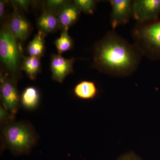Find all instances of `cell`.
I'll use <instances>...</instances> for the list:
<instances>
[{
	"label": "cell",
	"instance_id": "cell-1",
	"mask_svg": "<svg viewBox=\"0 0 160 160\" xmlns=\"http://www.w3.org/2000/svg\"><path fill=\"white\" fill-rule=\"evenodd\" d=\"M92 66L100 72L115 77L131 75L137 70L142 56L113 30L108 32L93 47Z\"/></svg>",
	"mask_w": 160,
	"mask_h": 160
},
{
	"label": "cell",
	"instance_id": "cell-2",
	"mask_svg": "<svg viewBox=\"0 0 160 160\" xmlns=\"http://www.w3.org/2000/svg\"><path fill=\"white\" fill-rule=\"evenodd\" d=\"M21 42L12 34L5 21L0 32V58L6 73L17 82L21 77L24 58Z\"/></svg>",
	"mask_w": 160,
	"mask_h": 160
},
{
	"label": "cell",
	"instance_id": "cell-3",
	"mask_svg": "<svg viewBox=\"0 0 160 160\" xmlns=\"http://www.w3.org/2000/svg\"><path fill=\"white\" fill-rule=\"evenodd\" d=\"M133 44L142 56L152 61L160 59V19L137 23L131 32Z\"/></svg>",
	"mask_w": 160,
	"mask_h": 160
},
{
	"label": "cell",
	"instance_id": "cell-4",
	"mask_svg": "<svg viewBox=\"0 0 160 160\" xmlns=\"http://www.w3.org/2000/svg\"><path fill=\"white\" fill-rule=\"evenodd\" d=\"M2 127L6 146L15 154L28 153L37 142V134L29 123L13 122Z\"/></svg>",
	"mask_w": 160,
	"mask_h": 160
},
{
	"label": "cell",
	"instance_id": "cell-5",
	"mask_svg": "<svg viewBox=\"0 0 160 160\" xmlns=\"http://www.w3.org/2000/svg\"><path fill=\"white\" fill-rule=\"evenodd\" d=\"M1 97L2 105L12 114L15 115L20 107V98L17 83L7 73L1 72Z\"/></svg>",
	"mask_w": 160,
	"mask_h": 160
},
{
	"label": "cell",
	"instance_id": "cell-6",
	"mask_svg": "<svg viewBox=\"0 0 160 160\" xmlns=\"http://www.w3.org/2000/svg\"><path fill=\"white\" fill-rule=\"evenodd\" d=\"M160 0H135L132 18L137 23L148 22L159 19Z\"/></svg>",
	"mask_w": 160,
	"mask_h": 160
},
{
	"label": "cell",
	"instance_id": "cell-7",
	"mask_svg": "<svg viewBox=\"0 0 160 160\" xmlns=\"http://www.w3.org/2000/svg\"><path fill=\"white\" fill-rule=\"evenodd\" d=\"M111 6L110 23L112 29L129 22L132 17V3L131 0H110Z\"/></svg>",
	"mask_w": 160,
	"mask_h": 160
},
{
	"label": "cell",
	"instance_id": "cell-8",
	"mask_svg": "<svg viewBox=\"0 0 160 160\" xmlns=\"http://www.w3.org/2000/svg\"><path fill=\"white\" fill-rule=\"evenodd\" d=\"M14 11L8 20H6L10 31L20 42L26 41L30 35L32 26L29 21L19 9L13 6Z\"/></svg>",
	"mask_w": 160,
	"mask_h": 160
},
{
	"label": "cell",
	"instance_id": "cell-9",
	"mask_svg": "<svg viewBox=\"0 0 160 160\" xmlns=\"http://www.w3.org/2000/svg\"><path fill=\"white\" fill-rule=\"evenodd\" d=\"M74 58L67 59L60 54H52L50 62V68L52 79L62 83L66 77L73 72Z\"/></svg>",
	"mask_w": 160,
	"mask_h": 160
},
{
	"label": "cell",
	"instance_id": "cell-10",
	"mask_svg": "<svg viewBox=\"0 0 160 160\" xmlns=\"http://www.w3.org/2000/svg\"><path fill=\"white\" fill-rule=\"evenodd\" d=\"M81 11L74 2H70L57 14L60 29H68L77 22Z\"/></svg>",
	"mask_w": 160,
	"mask_h": 160
},
{
	"label": "cell",
	"instance_id": "cell-11",
	"mask_svg": "<svg viewBox=\"0 0 160 160\" xmlns=\"http://www.w3.org/2000/svg\"><path fill=\"white\" fill-rule=\"evenodd\" d=\"M37 26L39 31L46 35L57 31L60 28L57 15L44 8L43 12L38 18Z\"/></svg>",
	"mask_w": 160,
	"mask_h": 160
},
{
	"label": "cell",
	"instance_id": "cell-12",
	"mask_svg": "<svg viewBox=\"0 0 160 160\" xmlns=\"http://www.w3.org/2000/svg\"><path fill=\"white\" fill-rule=\"evenodd\" d=\"M39 92L37 88L29 86L24 89L20 98L22 106L27 110H33L37 108L40 102Z\"/></svg>",
	"mask_w": 160,
	"mask_h": 160
},
{
	"label": "cell",
	"instance_id": "cell-13",
	"mask_svg": "<svg viewBox=\"0 0 160 160\" xmlns=\"http://www.w3.org/2000/svg\"><path fill=\"white\" fill-rule=\"evenodd\" d=\"M73 91L77 97L84 100L94 98L98 93V88L95 83L89 81H83L78 83Z\"/></svg>",
	"mask_w": 160,
	"mask_h": 160
},
{
	"label": "cell",
	"instance_id": "cell-14",
	"mask_svg": "<svg viewBox=\"0 0 160 160\" xmlns=\"http://www.w3.org/2000/svg\"><path fill=\"white\" fill-rule=\"evenodd\" d=\"M46 35L43 32L38 31L35 36L27 46V52L29 56L40 58L42 56L45 52V38Z\"/></svg>",
	"mask_w": 160,
	"mask_h": 160
},
{
	"label": "cell",
	"instance_id": "cell-15",
	"mask_svg": "<svg viewBox=\"0 0 160 160\" xmlns=\"http://www.w3.org/2000/svg\"><path fill=\"white\" fill-rule=\"evenodd\" d=\"M41 69L40 58L33 57H24L23 59L21 69L25 71L27 76L31 80L36 78Z\"/></svg>",
	"mask_w": 160,
	"mask_h": 160
},
{
	"label": "cell",
	"instance_id": "cell-16",
	"mask_svg": "<svg viewBox=\"0 0 160 160\" xmlns=\"http://www.w3.org/2000/svg\"><path fill=\"white\" fill-rule=\"evenodd\" d=\"M54 43L58 54L61 55L72 48L73 40L68 34V29L62 30L61 36L55 40Z\"/></svg>",
	"mask_w": 160,
	"mask_h": 160
},
{
	"label": "cell",
	"instance_id": "cell-17",
	"mask_svg": "<svg viewBox=\"0 0 160 160\" xmlns=\"http://www.w3.org/2000/svg\"><path fill=\"white\" fill-rule=\"evenodd\" d=\"M81 12L87 14H92L96 8L98 1L94 0H75L73 1Z\"/></svg>",
	"mask_w": 160,
	"mask_h": 160
},
{
	"label": "cell",
	"instance_id": "cell-18",
	"mask_svg": "<svg viewBox=\"0 0 160 160\" xmlns=\"http://www.w3.org/2000/svg\"><path fill=\"white\" fill-rule=\"evenodd\" d=\"M70 2L66 0H48L45 2L44 8L57 15L58 12Z\"/></svg>",
	"mask_w": 160,
	"mask_h": 160
},
{
	"label": "cell",
	"instance_id": "cell-19",
	"mask_svg": "<svg viewBox=\"0 0 160 160\" xmlns=\"http://www.w3.org/2000/svg\"><path fill=\"white\" fill-rule=\"evenodd\" d=\"M15 115L11 113L1 105L0 106V122L2 126L14 122Z\"/></svg>",
	"mask_w": 160,
	"mask_h": 160
},
{
	"label": "cell",
	"instance_id": "cell-20",
	"mask_svg": "<svg viewBox=\"0 0 160 160\" xmlns=\"http://www.w3.org/2000/svg\"><path fill=\"white\" fill-rule=\"evenodd\" d=\"M11 3L12 6L16 7L17 9L27 11L29 9V7L32 6L35 2L32 1L16 0L11 1Z\"/></svg>",
	"mask_w": 160,
	"mask_h": 160
},
{
	"label": "cell",
	"instance_id": "cell-21",
	"mask_svg": "<svg viewBox=\"0 0 160 160\" xmlns=\"http://www.w3.org/2000/svg\"><path fill=\"white\" fill-rule=\"evenodd\" d=\"M117 160H143L133 152H126L122 155Z\"/></svg>",
	"mask_w": 160,
	"mask_h": 160
},
{
	"label": "cell",
	"instance_id": "cell-22",
	"mask_svg": "<svg viewBox=\"0 0 160 160\" xmlns=\"http://www.w3.org/2000/svg\"><path fill=\"white\" fill-rule=\"evenodd\" d=\"M6 1H0V18L2 19L5 13V7H6Z\"/></svg>",
	"mask_w": 160,
	"mask_h": 160
}]
</instances>
